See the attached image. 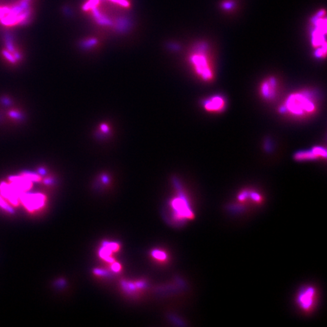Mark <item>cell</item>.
Listing matches in <instances>:
<instances>
[{
    "label": "cell",
    "instance_id": "6da1fadb",
    "mask_svg": "<svg viewBox=\"0 0 327 327\" xmlns=\"http://www.w3.org/2000/svg\"><path fill=\"white\" fill-rule=\"evenodd\" d=\"M318 106L315 94L311 90H303L289 95L281 105L280 112L303 119L316 114Z\"/></svg>",
    "mask_w": 327,
    "mask_h": 327
},
{
    "label": "cell",
    "instance_id": "7a4b0ae2",
    "mask_svg": "<svg viewBox=\"0 0 327 327\" xmlns=\"http://www.w3.org/2000/svg\"><path fill=\"white\" fill-rule=\"evenodd\" d=\"M311 42L314 55L324 59L327 55V17L325 10L321 9L311 19Z\"/></svg>",
    "mask_w": 327,
    "mask_h": 327
},
{
    "label": "cell",
    "instance_id": "3957f363",
    "mask_svg": "<svg viewBox=\"0 0 327 327\" xmlns=\"http://www.w3.org/2000/svg\"><path fill=\"white\" fill-rule=\"evenodd\" d=\"M196 74L205 82H210L215 74L209 53L205 45H201L190 58Z\"/></svg>",
    "mask_w": 327,
    "mask_h": 327
},
{
    "label": "cell",
    "instance_id": "277c9868",
    "mask_svg": "<svg viewBox=\"0 0 327 327\" xmlns=\"http://www.w3.org/2000/svg\"><path fill=\"white\" fill-rule=\"evenodd\" d=\"M318 293L313 286H304L299 290L296 297V303L298 307L305 313L313 310L316 304Z\"/></svg>",
    "mask_w": 327,
    "mask_h": 327
},
{
    "label": "cell",
    "instance_id": "5b68a950",
    "mask_svg": "<svg viewBox=\"0 0 327 327\" xmlns=\"http://www.w3.org/2000/svg\"><path fill=\"white\" fill-rule=\"evenodd\" d=\"M176 217L179 220L192 219L193 214L188 204L187 198L182 194H178L173 198L170 203Z\"/></svg>",
    "mask_w": 327,
    "mask_h": 327
},
{
    "label": "cell",
    "instance_id": "8992f818",
    "mask_svg": "<svg viewBox=\"0 0 327 327\" xmlns=\"http://www.w3.org/2000/svg\"><path fill=\"white\" fill-rule=\"evenodd\" d=\"M279 91L278 80L275 77H269L264 80L260 87L261 96L266 100H273L277 96Z\"/></svg>",
    "mask_w": 327,
    "mask_h": 327
},
{
    "label": "cell",
    "instance_id": "52a82bcc",
    "mask_svg": "<svg viewBox=\"0 0 327 327\" xmlns=\"http://www.w3.org/2000/svg\"><path fill=\"white\" fill-rule=\"evenodd\" d=\"M326 158V148L320 146L314 147L311 150L301 151L294 155V159L298 162H305V161L315 160Z\"/></svg>",
    "mask_w": 327,
    "mask_h": 327
},
{
    "label": "cell",
    "instance_id": "ba28073f",
    "mask_svg": "<svg viewBox=\"0 0 327 327\" xmlns=\"http://www.w3.org/2000/svg\"><path fill=\"white\" fill-rule=\"evenodd\" d=\"M203 105L204 109L206 111L211 113H220L225 109L226 101L223 97L216 95L205 100Z\"/></svg>",
    "mask_w": 327,
    "mask_h": 327
},
{
    "label": "cell",
    "instance_id": "9c48e42d",
    "mask_svg": "<svg viewBox=\"0 0 327 327\" xmlns=\"http://www.w3.org/2000/svg\"><path fill=\"white\" fill-rule=\"evenodd\" d=\"M24 205L30 210L37 209L43 205L44 197L41 195H21Z\"/></svg>",
    "mask_w": 327,
    "mask_h": 327
},
{
    "label": "cell",
    "instance_id": "30bf717a",
    "mask_svg": "<svg viewBox=\"0 0 327 327\" xmlns=\"http://www.w3.org/2000/svg\"><path fill=\"white\" fill-rule=\"evenodd\" d=\"M120 245L118 243L113 242H105L103 243L99 251L100 257L102 260L112 263L114 261L112 258L113 253L119 250Z\"/></svg>",
    "mask_w": 327,
    "mask_h": 327
},
{
    "label": "cell",
    "instance_id": "8fae6325",
    "mask_svg": "<svg viewBox=\"0 0 327 327\" xmlns=\"http://www.w3.org/2000/svg\"><path fill=\"white\" fill-rule=\"evenodd\" d=\"M153 258L159 261H164L167 259V255L164 251L161 250H154L152 251Z\"/></svg>",
    "mask_w": 327,
    "mask_h": 327
},
{
    "label": "cell",
    "instance_id": "7c38bea8",
    "mask_svg": "<svg viewBox=\"0 0 327 327\" xmlns=\"http://www.w3.org/2000/svg\"><path fill=\"white\" fill-rule=\"evenodd\" d=\"M5 42H6L7 50L10 52L13 53L15 51L13 41H12V35L9 32H6L5 34Z\"/></svg>",
    "mask_w": 327,
    "mask_h": 327
},
{
    "label": "cell",
    "instance_id": "4fadbf2b",
    "mask_svg": "<svg viewBox=\"0 0 327 327\" xmlns=\"http://www.w3.org/2000/svg\"><path fill=\"white\" fill-rule=\"evenodd\" d=\"M2 54L8 61L12 62V63H16L17 60L15 59L13 55L11 54V52H10L8 50H2Z\"/></svg>",
    "mask_w": 327,
    "mask_h": 327
},
{
    "label": "cell",
    "instance_id": "5bb4252c",
    "mask_svg": "<svg viewBox=\"0 0 327 327\" xmlns=\"http://www.w3.org/2000/svg\"><path fill=\"white\" fill-rule=\"evenodd\" d=\"M0 207L4 208V210H6L7 212H8L11 213H14V211L13 208H12L11 207H9L8 205L7 204L5 201L2 200V199L0 197Z\"/></svg>",
    "mask_w": 327,
    "mask_h": 327
},
{
    "label": "cell",
    "instance_id": "9a60e30c",
    "mask_svg": "<svg viewBox=\"0 0 327 327\" xmlns=\"http://www.w3.org/2000/svg\"><path fill=\"white\" fill-rule=\"evenodd\" d=\"M10 10H11V9L6 7L0 8V19H2V18L4 17L6 15L8 14L10 12Z\"/></svg>",
    "mask_w": 327,
    "mask_h": 327
},
{
    "label": "cell",
    "instance_id": "2e32d148",
    "mask_svg": "<svg viewBox=\"0 0 327 327\" xmlns=\"http://www.w3.org/2000/svg\"><path fill=\"white\" fill-rule=\"evenodd\" d=\"M19 5L24 11L30 9L29 2L26 0H22L21 1H20Z\"/></svg>",
    "mask_w": 327,
    "mask_h": 327
},
{
    "label": "cell",
    "instance_id": "e0dca14e",
    "mask_svg": "<svg viewBox=\"0 0 327 327\" xmlns=\"http://www.w3.org/2000/svg\"><path fill=\"white\" fill-rule=\"evenodd\" d=\"M223 6L225 9H230L233 7V2L230 1L224 2Z\"/></svg>",
    "mask_w": 327,
    "mask_h": 327
},
{
    "label": "cell",
    "instance_id": "ac0fdd59",
    "mask_svg": "<svg viewBox=\"0 0 327 327\" xmlns=\"http://www.w3.org/2000/svg\"><path fill=\"white\" fill-rule=\"evenodd\" d=\"M121 266L118 263H115L113 264L112 265V270L115 272H118V271H120L121 270Z\"/></svg>",
    "mask_w": 327,
    "mask_h": 327
},
{
    "label": "cell",
    "instance_id": "d6986e66",
    "mask_svg": "<svg viewBox=\"0 0 327 327\" xmlns=\"http://www.w3.org/2000/svg\"><path fill=\"white\" fill-rule=\"evenodd\" d=\"M13 56L16 60H20L21 59V55L19 52H16V50L13 52Z\"/></svg>",
    "mask_w": 327,
    "mask_h": 327
},
{
    "label": "cell",
    "instance_id": "ffe728a7",
    "mask_svg": "<svg viewBox=\"0 0 327 327\" xmlns=\"http://www.w3.org/2000/svg\"><path fill=\"white\" fill-rule=\"evenodd\" d=\"M57 286H59V287H62L64 286H65V281L64 280H59L57 282Z\"/></svg>",
    "mask_w": 327,
    "mask_h": 327
},
{
    "label": "cell",
    "instance_id": "44dd1931",
    "mask_svg": "<svg viewBox=\"0 0 327 327\" xmlns=\"http://www.w3.org/2000/svg\"><path fill=\"white\" fill-rule=\"evenodd\" d=\"M26 1H30V0H26Z\"/></svg>",
    "mask_w": 327,
    "mask_h": 327
}]
</instances>
